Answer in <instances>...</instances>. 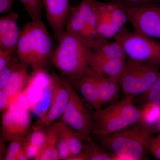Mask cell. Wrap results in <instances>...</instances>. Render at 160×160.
<instances>
[{"mask_svg": "<svg viewBox=\"0 0 160 160\" xmlns=\"http://www.w3.org/2000/svg\"><path fill=\"white\" fill-rule=\"evenodd\" d=\"M157 130L138 122L110 134H92L102 147L113 154V160H142L147 158L149 142Z\"/></svg>", "mask_w": 160, "mask_h": 160, "instance_id": "obj_1", "label": "cell"}, {"mask_svg": "<svg viewBox=\"0 0 160 160\" xmlns=\"http://www.w3.org/2000/svg\"><path fill=\"white\" fill-rule=\"evenodd\" d=\"M53 42L42 20H31L21 29L16 53L20 62L32 70L46 69L52 62Z\"/></svg>", "mask_w": 160, "mask_h": 160, "instance_id": "obj_2", "label": "cell"}, {"mask_svg": "<svg viewBox=\"0 0 160 160\" xmlns=\"http://www.w3.org/2000/svg\"><path fill=\"white\" fill-rule=\"evenodd\" d=\"M141 117L134 97L125 96L120 101L94 110L92 134L105 135L120 131L139 122Z\"/></svg>", "mask_w": 160, "mask_h": 160, "instance_id": "obj_3", "label": "cell"}, {"mask_svg": "<svg viewBox=\"0 0 160 160\" xmlns=\"http://www.w3.org/2000/svg\"><path fill=\"white\" fill-rule=\"evenodd\" d=\"M58 44L52 62L62 75L69 80L78 77L87 70L91 49L82 41L65 31L58 39Z\"/></svg>", "mask_w": 160, "mask_h": 160, "instance_id": "obj_4", "label": "cell"}, {"mask_svg": "<svg viewBox=\"0 0 160 160\" xmlns=\"http://www.w3.org/2000/svg\"><path fill=\"white\" fill-rule=\"evenodd\" d=\"M160 64L126 60L119 83L125 96L137 97L146 93L157 79Z\"/></svg>", "mask_w": 160, "mask_h": 160, "instance_id": "obj_5", "label": "cell"}, {"mask_svg": "<svg viewBox=\"0 0 160 160\" xmlns=\"http://www.w3.org/2000/svg\"><path fill=\"white\" fill-rule=\"evenodd\" d=\"M113 40L122 45L128 58L160 64V42L124 27Z\"/></svg>", "mask_w": 160, "mask_h": 160, "instance_id": "obj_6", "label": "cell"}, {"mask_svg": "<svg viewBox=\"0 0 160 160\" xmlns=\"http://www.w3.org/2000/svg\"><path fill=\"white\" fill-rule=\"evenodd\" d=\"M69 93V99L62 120L79 135L83 140L90 136L93 129L92 112H90L84 102V99L74 89L69 80L61 76Z\"/></svg>", "mask_w": 160, "mask_h": 160, "instance_id": "obj_7", "label": "cell"}, {"mask_svg": "<svg viewBox=\"0 0 160 160\" xmlns=\"http://www.w3.org/2000/svg\"><path fill=\"white\" fill-rule=\"evenodd\" d=\"M98 31L101 38L109 40L114 38L128 21L124 8L114 2L96 1Z\"/></svg>", "mask_w": 160, "mask_h": 160, "instance_id": "obj_8", "label": "cell"}, {"mask_svg": "<svg viewBox=\"0 0 160 160\" xmlns=\"http://www.w3.org/2000/svg\"><path fill=\"white\" fill-rule=\"evenodd\" d=\"M124 9L133 31L152 38L160 39V4Z\"/></svg>", "mask_w": 160, "mask_h": 160, "instance_id": "obj_9", "label": "cell"}, {"mask_svg": "<svg viewBox=\"0 0 160 160\" xmlns=\"http://www.w3.org/2000/svg\"><path fill=\"white\" fill-rule=\"evenodd\" d=\"M52 75L53 93L50 107L46 116L42 119L38 120L32 126L33 130L44 129L62 118L69 101V91L62 79L54 72H52Z\"/></svg>", "mask_w": 160, "mask_h": 160, "instance_id": "obj_10", "label": "cell"}, {"mask_svg": "<svg viewBox=\"0 0 160 160\" xmlns=\"http://www.w3.org/2000/svg\"><path fill=\"white\" fill-rule=\"evenodd\" d=\"M29 110L15 111L6 109L2 118V135L6 142L16 138H26L30 133L31 116Z\"/></svg>", "mask_w": 160, "mask_h": 160, "instance_id": "obj_11", "label": "cell"}, {"mask_svg": "<svg viewBox=\"0 0 160 160\" xmlns=\"http://www.w3.org/2000/svg\"><path fill=\"white\" fill-rule=\"evenodd\" d=\"M47 21L57 39L65 31L71 6L69 0H42Z\"/></svg>", "mask_w": 160, "mask_h": 160, "instance_id": "obj_12", "label": "cell"}, {"mask_svg": "<svg viewBox=\"0 0 160 160\" xmlns=\"http://www.w3.org/2000/svg\"><path fill=\"white\" fill-rule=\"evenodd\" d=\"M65 31L74 35L92 49H97L106 42H102L95 38L77 6L71 7Z\"/></svg>", "mask_w": 160, "mask_h": 160, "instance_id": "obj_13", "label": "cell"}, {"mask_svg": "<svg viewBox=\"0 0 160 160\" xmlns=\"http://www.w3.org/2000/svg\"><path fill=\"white\" fill-rule=\"evenodd\" d=\"M68 80L84 100L94 110L102 107L97 85L90 67L82 74Z\"/></svg>", "mask_w": 160, "mask_h": 160, "instance_id": "obj_14", "label": "cell"}, {"mask_svg": "<svg viewBox=\"0 0 160 160\" xmlns=\"http://www.w3.org/2000/svg\"><path fill=\"white\" fill-rule=\"evenodd\" d=\"M18 18L19 15L13 12L0 18V49L16 52L21 33Z\"/></svg>", "mask_w": 160, "mask_h": 160, "instance_id": "obj_15", "label": "cell"}, {"mask_svg": "<svg viewBox=\"0 0 160 160\" xmlns=\"http://www.w3.org/2000/svg\"><path fill=\"white\" fill-rule=\"evenodd\" d=\"M126 59L103 57L95 53L91 49L88 56V62L89 67L93 71L119 82Z\"/></svg>", "mask_w": 160, "mask_h": 160, "instance_id": "obj_16", "label": "cell"}, {"mask_svg": "<svg viewBox=\"0 0 160 160\" xmlns=\"http://www.w3.org/2000/svg\"><path fill=\"white\" fill-rule=\"evenodd\" d=\"M90 69L97 85L102 107L117 102L121 90L118 81L106 77Z\"/></svg>", "mask_w": 160, "mask_h": 160, "instance_id": "obj_17", "label": "cell"}, {"mask_svg": "<svg viewBox=\"0 0 160 160\" xmlns=\"http://www.w3.org/2000/svg\"><path fill=\"white\" fill-rule=\"evenodd\" d=\"M28 66L20 63L9 77L3 89L8 96L10 104L26 88L30 80Z\"/></svg>", "mask_w": 160, "mask_h": 160, "instance_id": "obj_18", "label": "cell"}, {"mask_svg": "<svg viewBox=\"0 0 160 160\" xmlns=\"http://www.w3.org/2000/svg\"><path fill=\"white\" fill-rule=\"evenodd\" d=\"M47 139L42 149L35 160H58L57 140L58 136V122L53 123L47 127Z\"/></svg>", "mask_w": 160, "mask_h": 160, "instance_id": "obj_19", "label": "cell"}, {"mask_svg": "<svg viewBox=\"0 0 160 160\" xmlns=\"http://www.w3.org/2000/svg\"><path fill=\"white\" fill-rule=\"evenodd\" d=\"M77 6L95 38L103 43L109 41L101 38L98 32L96 1L82 0Z\"/></svg>", "mask_w": 160, "mask_h": 160, "instance_id": "obj_20", "label": "cell"}, {"mask_svg": "<svg viewBox=\"0 0 160 160\" xmlns=\"http://www.w3.org/2000/svg\"><path fill=\"white\" fill-rule=\"evenodd\" d=\"M52 93L53 78L52 74L51 78L43 87L39 99L30 109L31 112H33L38 117V120L42 119L46 116L51 104Z\"/></svg>", "mask_w": 160, "mask_h": 160, "instance_id": "obj_21", "label": "cell"}, {"mask_svg": "<svg viewBox=\"0 0 160 160\" xmlns=\"http://www.w3.org/2000/svg\"><path fill=\"white\" fill-rule=\"evenodd\" d=\"M83 151L87 160H113L112 153L104 149L91 136L84 140Z\"/></svg>", "mask_w": 160, "mask_h": 160, "instance_id": "obj_22", "label": "cell"}, {"mask_svg": "<svg viewBox=\"0 0 160 160\" xmlns=\"http://www.w3.org/2000/svg\"><path fill=\"white\" fill-rule=\"evenodd\" d=\"M58 131L66 138L71 150L72 156L75 155L83 151L82 138L70 126L64 122L62 120L58 122Z\"/></svg>", "mask_w": 160, "mask_h": 160, "instance_id": "obj_23", "label": "cell"}, {"mask_svg": "<svg viewBox=\"0 0 160 160\" xmlns=\"http://www.w3.org/2000/svg\"><path fill=\"white\" fill-rule=\"evenodd\" d=\"M141 119L139 122L144 123L157 129L160 123V106L151 103L141 105Z\"/></svg>", "mask_w": 160, "mask_h": 160, "instance_id": "obj_24", "label": "cell"}, {"mask_svg": "<svg viewBox=\"0 0 160 160\" xmlns=\"http://www.w3.org/2000/svg\"><path fill=\"white\" fill-rule=\"evenodd\" d=\"M95 53L103 57L117 59L127 58L122 45L118 41H108L96 49H92Z\"/></svg>", "mask_w": 160, "mask_h": 160, "instance_id": "obj_25", "label": "cell"}, {"mask_svg": "<svg viewBox=\"0 0 160 160\" xmlns=\"http://www.w3.org/2000/svg\"><path fill=\"white\" fill-rule=\"evenodd\" d=\"M31 20L42 19L43 6L42 0H18Z\"/></svg>", "mask_w": 160, "mask_h": 160, "instance_id": "obj_26", "label": "cell"}, {"mask_svg": "<svg viewBox=\"0 0 160 160\" xmlns=\"http://www.w3.org/2000/svg\"><path fill=\"white\" fill-rule=\"evenodd\" d=\"M141 105L151 103L160 106V72L157 79L146 93L138 96Z\"/></svg>", "mask_w": 160, "mask_h": 160, "instance_id": "obj_27", "label": "cell"}, {"mask_svg": "<svg viewBox=\"0 0 160 160\" xmlns=\"http://www.w3.org/2000/svg\"><path fill=\"white\" fill-rule=\"evenodd\" d=\"M20 63L16 53L8 64L0 70V89L4 88L12 73Z\"/></svg>", "mask_w": 160, "mask_h": 160, "instance_id": "obj_28", "label": "cell"}, {"mask_svg": "<svg viewBox=\"0 0 160 160\" xmlns=\"http://www.w3.org/2000/svg\"><path fill=\"white\" fill-rule=\"evenodd\" d=\"M7 109L15 111H29L30 104L26 87L12 101Z\"/></svg>", "mask_w": 160, "mask_h": 160, "instance_id": "obj_29", "label": "cell"}, {"mask_svg": "<svg viewBox=\"0 0 160 160\" xmlns=\"http://www.w3.org/2000/svg\"><path fill=\"white\" fill-rule=\"evenodd\" d=\"M47 139V132L44 129H34L27 135L25 141L36 146L40 149H42Z\"/></svg>", "mask_w": 160, "mask_h": 160, "instance_id": "obj_30", "label": "cell"}, {"mask_svg": "<svg viewBox=\"0 0 160 160\" xmlns=\"http://www.w3.org/2000/svg\"><path fill=\"white\" fill-rule=\"evenodd\" d=\"M57 150L59 160H69L72 156L70 147L66 138L58 131Z\"/></svg>", "mask_w": 160, "mask_h": 160, "instance_id": "obj_31", "label": "cell"}, {"mask_svg": "<svg viewBox=\"0 0 160 160\" xmlns=\"http://www.w3.org/2000/svg\"><path fill=\"white\" fill-rule=\"evenodd\" d=\"M111 1L117 3L124 9L135 8L152 3L160 4V0H111Z\"/></svg>", "mask_w": 160, "mask_h": 160, "instance_id": "obj_32", "label": "cell"}, {"mask_svg": "<svg viewBox=\"0 0 160 160\" xmlns=\"http://www.w3.org/2000/svg\"><path fill=\"white\" fill-rule=\"evenodd\" d=\"M25 138H18L12 140L5 153L17 155L23 149Z\"/></svg>", "mask_w": 160, "mask_h": 160, "instance_id": "obj_33", "label": "cell"}, {"mask_svg": "<svg viewBox=\"0 0 160 160\" xmlns=\"http://www.w3.org/2000/svg\"><path fill=\"white\" fill-rule=\"evenodd\" d=\"M148 152L156 159L160 160V141L157 136L152 137L148 146Z\"/></svg>", "mask_w": 160, "mask_h": 160, "instance_id": "obj_34", "label": "cell"}, {"mask_svg": "<svg viewBox=\"0 0 160 160\" xmlns=\"http://www.w3.org/2000/svg\"><path fill=\"white\" fill-rule=\"evenodd\" d=\"M15 54L16 52L0 49V70L8 64Z\"/></svg>", "mask_w": 160, "mask_h": 160, "instance_id": "obj_35", "label": "cell"}, {"mask_svg": "<svg viewBox=\"0 0 160 160\" xmlns=\"http://www.w3.org/2000/svg\"><path fill=\"white\" fill-rule=\"evenodd\" d=\"M23 149L29 159L31 158L35 159L40 152V149L38 148L26 141L24 142Z\"/></svg>", "mask_w": 160, "mask_h": 160, "instance_id": "obj_36", "label": "cell"}, {"mask_svg": "<svg viewBox=\"0 0 160 160\" xmlns=\"http://www.w3.org/2000/svg\"><path fill=\"white\" fill-rule=\"evenodd\" d=\"M15 0H0V13L5 14L12 12Z\"/></svg>", "mask_w": 160, "mask_h": 160, "instance_id": "obj_37", "label": "cell"}, {"mask_svg": "<svg viewBox=\"0 0 160 160\" xmlns=\"http://www.w3.org/2000/svg\"><path fill=\"white\" fill-rule=\"evenodd\" d=\"M10 105L9 98L3 89H0V110L5 111Z\"/></svg>", "mask_w": 160, "mask_h": 160, "instance_id": "obj_38", "label": "cell"}, {"mask_svg": "<svg viewBox=\"0 0 160 160\" xmlns=\"http://www.w3.org/2000/svg\"><path fill=\"white\" fill-rule=\"evenodd\" d=\"M69 160H87V159L85 152L82 151L78 154L72 156Z\"/></svg>", "mask_w": 160, "mask_h": 160, "instance_id": "obj_39", "label": "cell"}, {"mask_svg": "<svg viewBox=\"0 0 160 160\" xmlns=\"http://www.w3.org/2000/svg\"><path fill=\"white\" fill-rule=\"evenodd\" d=\"M29 158L26 154L24 149H22L17 155V160H28Z\"/></svg>", "mask_w": 160, "mask_h": 160, "instance_id": "obj_40", "label": "cell"}, {"mask_svg": "<svg viewBox=\"0 0 160 160\" xmlns=\"http://www.w3.org/2000/svg\"><path fill=\"white\" fill-rule=\"evenodd\" d=\"M3 159L6 160H17V155L5 153Z\"/></svg>", "mask_w": 160, "mask_h": 160, "instance_id": "obj_41", "label": "cell"}, {"mask_svg": "<svg viewBox=\"0 0 160 160\" xmlns=\"http://www.w3.org/2000/svg\"><path fill=\"white\" fill-rule=\"evenodd\" d=\"M157 137L158 138L159 140L160 141V134L158 135H157Z\"/></svg>", "mask_w": 160, "mask_h": 160, "instance_id": "obj_42", "label": "cell"}, {"mask_svg": "<svg viewBox=\"0 0 160 160\" xmlns=\"http://www.w3.org/2000/svg\"><path fill=\"white\" fill-rule=\"evenodd\" d=\"M158 130H159L160 131V123L159 126L158 127Z\"/></svg>", "mask_w": 160, "mask_h": 160, "instance_id": "obj_43", "label": "cell"}]
</instances>
